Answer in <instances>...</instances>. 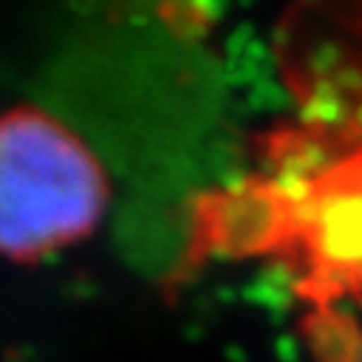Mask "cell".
Segmentation results:
<instances>
[{
    "label": "cell",
    "instance_id": "6da1fadb",
    "mask_svg": "<svg viewBox=\"0 0 362 362\" xmlns=\"http://www.w3.org/2000/svg\"><path fill=\"white\" fill-rule=\"evenodd\" d=\"M98 157L54 117H0V254L40 257L95 228L106 209Z\"/></svg>",
    "mask_w": 362,
    "mask_h": 362
}]
</instances>
